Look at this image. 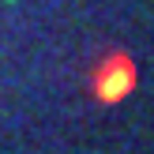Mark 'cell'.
<instances>
[{
    "label": "cell",
    "instance_id": "obj_1",
    "mask_svg": "<svg viewBox=\"0 0 154 154\" xmlns=\"http://www.w3.org/2000/svg\"><path fill=\"white\" fill-rule=\"evenodd\" d=\"M135 87V64L128 53H109L102 64L94 68V79H90V90H94L98 102L113 105Z\"/></svg>",
    "mask_w": 154,
    "mask_h": 154
}]
</instances>
